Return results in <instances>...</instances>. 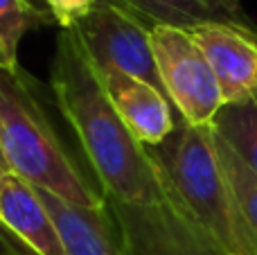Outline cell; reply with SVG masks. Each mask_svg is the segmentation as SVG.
Masks as SVG:
<instances>
[{"label":"cell","mask_w":257,"mask_h":255,"mask_svg":"<svg viewBox=\"0 0 257 255\" xmlns=\"http://www.w3.org/2000/svg\"><path fill=\"white\" fill-rule=\"evenodd\" d=\"M52 95L72 129L106 203H156L167 199L147 147L111 104L93 61L72 30L57 36Z\"/></svg>","instance_id":"cell-1"},{"label":"cell","mask_w":257,"mask_h":255,"mask_svg":"<svg viewBox=\"0 0 257 255\" xmlns=\"http://www.w3.org/2000/svg\"><path fill=\"white\" fill-rule=\"evenodd\" d=\"M0 152L9 172L79 208L106 206L45 111L39 81L21 66H0Z\"/></svg>","instance_id":"cell-2"},{"label":"cell","mask_w":257,"mask_h":255,"mask_svg":"<svg viewBox=\"0 0 257 255\" xmlns=\"http://www.w3.org/2000/svg\"><path fill=\"white\" fill-rule=\"evenodd\" d=\"M147 152L165 194L212 239L219 253L257 255V242L219 158L212 126H194L178 117L169 138Z\"/></svg>","instance_id":"cell-3"},{"label":"cell","mask_w":257,"mask_h":255,"mask_svg":"<svg viewBox=\"0 0 257 255\" xmlns=\"http://www.w3.org/2000/svg\"><path fill=\"white\" fill-rule=\"evenodd\" d=\"M151 45L163 93L178 111V117L194 126H212L226 102L208 59L190 32L156 25L151 27Z\"/></svg>","instance_id":"cell-4"},{"label":"cell","mask_w":257,"mask_h":255,"mask_svg":"<svg viewBox=\"0 0 257 255\" xmlns=\"http://www.w3.org/2000/svg\"><path fill=\"white\" fill-rule=\"evenodd\" d=\"M72 32L97 68L126 72L163 90L151 45V27L131 12L102 0Z\"/></svg>","instance_id":"cell-5"},{"label":"cell","mask_w":257,"mask_h":255,"mask_svg":"<svg viewBox=\"0 0 257 255\" xmlns=\"http://www.w3.org/2000/svg\"><path fill=\"white\" fill-rule=\"evenodd\" d=\"M124 255H221L212 239L172 201L106 203Z\"/></svg>","instance_id":"cell-6"},{"label":"cell","mask_w":257,"mask_h":255,"mask_svg":"<svg viewBox=\"0 0 257 255\" xmlns=\"http://www.w3.org/2000/svg\"><path fill=\"white\" fill-rule=\"evenodd\" d=\"M0 248L7 255H66L39 190L14 172L0 185Z\"/></svg>","instance_id":"cell-7"},{"label":"cell","mask_w":257,"mask_h":255,"mask_svg":"<svg viewBox=\"0 0 257 255\" xmlns=\"http://www.w3.org/2000/svg\"><path fill=\"white\" fill-rule=\"evenodd\" d=\"M190 36L205 54L226 104L257 99V32L208 23L190 27Z\"/></svg>","instance_id":"cell-8"},{"label":"cell","mask_w":257,"mask_h":255,"mask_svg":"<svg viewBox=\"0 0 257 255\" xmlns=\"http://www.w3.org/2000/svg\"><path fill=\"white\" fill-rule=\"evenodd\" d=\"M95 70L115 111L145 147H156L169 138L178 120L174 117V106L163 90L126 72L97 66Z\"/></svg>","instance_id":"cell-9"},{"label":"cell","mask_w":257,"mask_h":255,"mask_svg":"<svg viewBox=\"0 0 257 255\" xmlns=\"http://www.w3.org/2000/svg\"><path fill=\"white\" fill-rule=\"evenodd\" d=\"M61 235L66 255H124L120 230L108 206L79 208L39 190Z\"/></svg>","instance_id":"cell-10"},{"label":"cell","mask_w":257,"mask_h":255,"mask_svg":"<svg viewBox=\"0 0 257 255\" xmlns=\"http://www.w3.org/2000/svg\"><path fill=\"white\" fill-rule=\"evenodd\" d=\"M131 12L149 27L172 25L190 30L196 25L221 23L246 32H257L253 18L244 12L241 0H108Z\"/></svg>","instance_id":"cell-11"},{"label":"cell","mask_w":257,"mask_h":255,"mask_svg":"<svg viewBox=\"0 0 257 255\" xmlns=\"http://www.w3.org/2000/svg\"><path fill=\"white\" fill-rule=\"evenodd\" d=\"M212 129L257 174V99L223 104L212 122Z\"/></svg>","instance_id":"cell-12"},{"label":"cell","mask_w":257,"mask_h":255,"mask_svg":"<svg viewBox=\"0 0 257 255\" xmlns=\"http://www.w3.org/2000/svg\"><path fill=\"white\" fill-rule=\"evenodd\" d=\"M57 25L43 3L34 0H0V43L9 59L18 63V45L30 30Z\"/></svg>","instance_id":"cell-13"},{"label":"cell","mask_w":257,"mask_h":255,"mask_svg":"<svg viewBox=\"0 0 257 255\" xmlns=\"http://www.w3.org/2000/svg\"><path fill=\"white\" fill-rule=\"evenodd\" d=\"M214 143H217L219 158H221L223 167H226V172H228V179H230L232 188H235L241 215H244L246 224H248L250 233H253V237L257 242V174L217 134H214Z\"/></svg>","instance_id":"cell-14"},{"label":"cell","mask_w":257,"mask_h":255,"mask_svg":"<svg viewBox=\"0 0 257 255\" xmlns=\"http://www.w3.org/2000/svg\"><path fill=\"white\" fill-rule=\"evenodd\" d=\"M102 0H43L45 9L52 14L54 23L61 30H72L84 23Z\"/></svg>","instance_id":"cell-15"},{"label":"cell","mask_w":257,"mask_h":255,"mask_svg":"<svg viewBox=\"0 0 257 255\" xmlns=\"http://www.w3.org/2000/svg\"><path fill=\"white\" fill-rule=\"evenodd\" d=\"M0 66H18V63H14L12 59H9L7 50H5V45L0 43Z\"/></svg>","instance_id":"cell-16"},{"label":"cell","mask_w":257,"mask_h":255,"mask_svg":"<svg viewBox=\"0 0 257 255\" xmlns=\"http://www.w3.org/2000/svg\"><path fill=\"white\" fill-rule=\"evenodd\" d=\"M7 165H5V163L3 161H0V185H3V179H5V174H7Z\"/></svg>","instance_id":"cell-17"},{"label":"cell","mask_w":257,"mask_h":255,"mask_svg":"<svg viewBox=\"0 0 257 255\" xmlns=\"http://www.w3.org/2000/svg\"><path fill=\"white\" fill-rule=\"evenodd\" d=\"M0 161H3V163H5V158H3V152H0Z\"/></svg>","instance_id":"cell-18"},{"label":"cell","mask_w":257,"mask_h":255,"mask_svg":"<svg viewBox=\"0 0 257 255\" xmlns=\"http://www.w3.org/2000/svg\"><path fill=\"white\" fill-rule=\"evenodd\" d=\"M0 255H7V253H5V251H3V248H0Z\"/></svg>","instance_id":"cell-19"}]
</instances>
